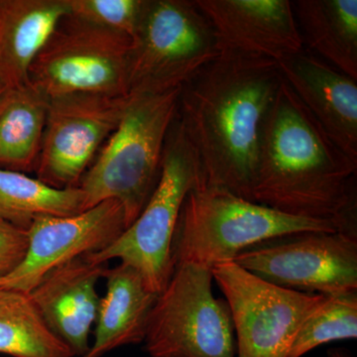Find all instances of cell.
Listing matches in <instances>:
<instances>
[{
	"label": "cell",
	"mask_w": 357,
	"mask_h": 357,
	"mask_svg": "<svg viewBox=\"0 0 357 357\" xmlns=\"http://www.w3.org/2000/svg\"><path fill=\"white\" fill-rule=\"evenodd\" d=\"M132 38L66 15L33 61L29 83L48 100L72 93L128 96Z\"/></svg>",
	"instance_id": "cell-8"
},
{
	"label": "cell",
	"mask_w": 357,
	"mask_h": 357,
	"mask_svg": "<svg viewBox=\"0 0 357 357\" xmlns=\"http://www.w3.org/2000/svg\"><path fill=\"white\" fill-rule=\"evenodd\" d=\"M6 84L2 83L1 79H0V98H1L2 95H3L4 91H6Z\"/></svg>",
	"instance_id": "cell-26"
},
{
	"label": "cell",
	"mask_w": 357,
	"mask_h": 357,
	"mask_svg": "<svg viewBox=\"0 0 357 357\" xmlns=\"http://www.w3.org/2000/svg\"><path fill=\"white\" fill-rule=\"evenodd\" d=\"M281 83L273 60L220 53L181 89L178 119L203 185L255 202L263 126Z\"/></svg>",
	"instance_id": "cell-1"
},
{
	"label": "cell",
	"mask_w": 357,
	"mask_h": 357,
	"mask_svg": "<svg viewBox=\"0 0 357 357\" xmlns=\"http://www.w3.org/2000/svg\"><path fill=\"white\" fill-rule=\"evenodd\" d=\"M307 231H357L332 220L294 217L218 188H196L185 197L172 248L173 265L211 267L234 261L257 244Z\"/></svg>",
	"instance_id": "cell-4"
},
{
	"label": "cell",
	"mask_w": 357,
	"mask_h": 357,
	"mask_svg": "<svg viewBox=\"0 0 357 357\" xmlns=\"http://www.w3.org/2000/svg\"><path fill=\"white\" fill-rule=\"evenodd\" d=\"M107 293L100 298L95 338L84 357H102L129 344L144 342L150 312L158 295L128 265L107 268Z\"/></svg>",
	"instance_id": "cell-17"
},
{
	"label": "cell",
	"mask_w": 357,
	"mask_h": 357,
	"mask_svg": "<svg viewBox=\"0 0 357 357\" xmlns=\"http://www.w3.org/2000/svg\"><path fill=\"white\" fill-rule=\"evenodd\" d=\"M79 188L57 189L27 174L0 169V220L28 230L36 218L70 217L84 211Z\"/></svg>",
	"instance_id": "cell-20"
},
{
	"label": "cell",
	"mask_w": 357,
	"mask_h": 357,
	"mask_svg": "<svg viewBox=\"0 0 357 357\" xmlns=\"http://www.w3.org/2000/svg\"><path fill=\"white\" fill-rule=\"evenodd\" d=\"M181 89L128 96L119 126L79 183L84 211L115 199L123 208L126 229L138 218L158 184Z\"/></svg>",
	"instance_id": "cell-3"
},
{
	"label": "cell",
	"mask_w": 357,
	"mask_h": 357,
	"mask_svg": "<svg viewBox=\"0 0 357 357\" xmlns=\"http://www.w3.org/2000/svg\"><path fill=\"white\" fill-rule=\"evenodd\" d=\"M126 229L123 208L115 199L70 217L36 218L27 230L24 259L0 278V288L28 294L54 268L107 248Z\"/></svg>",
	"instance_id": "cell-12"
},
{
	"label": "cell",
	"mask_w": 357,
	"mask_h": 357,
	"mask_svg": "<svg viewBox=\"0 0 357 357\" xmlns=\"http://www.w3.org/2000/svg\"><path fill=\"white\" fill-rule=\"evenodd\" d=\"M28 248L27 230L0 220V278L22 262Z\"/></svg>",
	"instance_id": "cell-24"
},
{
	"label": "cell",
	"mask_w": 357,
	"mask_h": 357,
	"mask_svg": "<svg viewBox=\"0 0 357 357\" xmlns=\"http://www.w3.org/2000/svg\"><path fill=\"white\" fill-rule=\"evenodd\" d=\"M49 100L28 83L6 89L0 98V169L36 170Z\"/></svg>",
	"instance_id": "cell-19"
},
{
	"label": "cell",
	"mask_w": 357,
	"mask_h": 357,
	"mask_svg": "<svg viewBox=\"0 0 357 357\" xmlns=\"http://www.w3.org/2000/svg\"><path fill=\"white\" fill-rule=\"evenodd\" d=\"M210 268L180 263L159 294L145 333L148 357H236L227 301L213 296Z\"/></svg>",
	"instance_id": "cell-7"
},
{
	"label": "cell",
	"mask_w": 357,
	"mask_h": 357,
	"mask_svg": "<svg viewBox=\"0 0 357 357\" xmlns=\"http://www.w3.org/2000/svg\"><path fill=\"white\" fill-rule=\"evenodd\" d=\"M220 54L196 0H144L132 39L128 96L183 89Z\"/></svg>",
	"instance_id": "cell-6"
},
{
	"label": "cell",
	"mask_w": 357,
	"mask_h": 357,
	"mask_svg": "<svg viewBox=\"0 0 357 357\" xmlns=\"http://www.w3.org/2000/svg\"><path fill=\"white\" fill-rule=\"evenodd\" d=\"M0 354L13 357H74L49 330L29 295L0 288Z\"/></svg>",
	"instance_id": "cell-21"
},
{
	"label": "cell",
	"mask_w": 357,
	"mask_h": 357,
	"mask_svg": "<svg viewBox=\"0 0 357 357\" xmlns=\"http://www.w3.org/2000/svg\"><path fill=\"white\" fill-rule=\"evenodd\" d=\"M128 96L72 93L49 100L37 178L79 188L96 153L121 121Z\"/></svg>",
	"instance_id": "cell-11"
},
{
	"label": "cell",
	"mask_w": 357,
	"mask_h": 357,
	"mask_svg": "<svg viewBox=\"0 0 357 357\" xmlns=\"http://www.w3.org/2000/svg\"><path fill=\"white\" fill-rule=\"evenodd\" d=\"M357 161L335 144L282 77L263 126L253 199L357 231Z\"/></svg>",
	"instance_id": "cell-2"
},
{
	"label": "cell",
	"mask_w": 357,
	"mask_h": 357,
	"mask_svg": "<svg viewBox=\"0 0 357 357\" xmlns=\"http://www.w3.org/2000/svg\"><path fill=\"white\" fill-rule=\"evenodd\" d=\"M328 357H352L351 352L344 349H331L328 351Z\"/></svg>",
	"instance_id": "cell-25"
},
{
	"label": "cell",
	"mask_w": 357,
	"mask_h": 357,
	"mask_svg": "<svg viewBox=\"0 0 357 357\" xmlns=\"http://www.w3.org/2000/svg\"><path fill=\"white\" fill-rule=\"evenodd\" d=\"M307 51L357 82V0L292 1Z\"/></svg>",
	"instance_id": "cell-18"
},
{
	"label": "cell",
	"mask_w": 357,
	"mask_h": 357,
	"mask_svg": "<svg viewBox=\"0 0 357 357\" xmlns=\"http://www.w3.org/2000/svg\"><path fill=\"white\" fill-rule=\"evenodd\" d=\"M70 15L133 39L144 0H66Z\"/></svg>",
	"instance_id": "cell-23"
},
{
	"label": "cell",
	"mask_w": 357,
	"mask_h": 357,
	"mask_svg": "<svg viewBox=\"0 0 357 357\" xmlns=\"http://www.w3.org/2000/svg\"><path fill=\"white\" fill-rule=\"evenodd\" d=\"M68 14L66 0H0V79L7 89L29 83L33 61Z\"/></svg>",
	"instance_id": "cell-16"
},
{
	"label": "cell",
	"mask_w": 357,
	"mask_h": 357,
	"mask_svg": "<svg viewBox=\"0 0 357 357\" xmlns=\"http://www.w3.org/2000/svg\"><path fill=\"white\" fill-rule=\"evenodd\" d=\"M357 337V292L326 297L298 331L288 357H302L319 345Z\"/></svg>",
	"instance_id": "cell-22"
},
{
	"label": "cell",
	"mask_w": 357,
	"mask_h": 357,
	"mask_svg": "<svg viewBox=\"0 0 357 357\" xmlns=\"http://www.w3.org/2000/svg\"><path fill=\"white\" fill-rule=\"evenodd\" d=\"M279 287L332 297L357 291V234L307 231L257 244L234 259Z\"/></svg>",
	"instance_id": "cell-10"
},
{
	"label": "cell",
	"mask_w": 357,
	"mask_h": 357,
	"mask_svg": "<svg viewBox=\"0 0 357 357\" xmlns=\"http://www.w3.org/2000/svg\"><path fill=\"white\" fill-rule=\"evenodd\" d=\"M211 270L231 312L236 357H288L301 326L326 298L279 287L234 261Z\"/></svg>",
	"instance_id": "cell-9"
},
{
	"label": "cell",
	"mask_w": 357,
	"mask_h": 357,
	"mask_svg": "<svg viewBox=\"0 0 357 357\" xmlns=\"http://www.w3.org/2000/svg\"><path fill=\"white\" fill-rule=\"evenodd\" d=\"M202 185L198 155L177 115L167 136L158 184L146 206L114 243L86 255L100 264L121 259L159 295L174 272L171 248L183 203L192 190Z\"/></svg>",
	"instance_id": "cell-5"
},
{
	"label": "cell",
	"mask_w": 357,
	"mask_h": 357,
	"mask_svg": "<svg viewBox=\"0 0 357 357\" xmlns=\"http://www.w3.org/2000/svg\"><path fill=\"white\" fill-rule=\"evenodd\" d=\"M278 67L331 139L357 161V82L306 49Z\"/></svg>",
	"instance_id": "cell-15"
},
{
	"label": "cell",
	"mask_w": 357,
	"mask_h": 357,
	"mask_svg": "<svg viewBox=\"0 0 357 357\" xmlns=\"http://www.w3.org/2000/svg\"><path fill=\"white\" fill-rule=\"evenodd\" d=\"M148 357V356H147Z\"/></svg>",
	"instance_id": "cell-27"
},
{
	"label": "cell",
	"mask_w": 357,
	"mask_h": 357,
	"mask_svg": "<svg viewBox=\"0 0 357 357\" xmlns=\"http://www.w3.org/2000/svg\"><path fill=\"white\" fill-rule=\"evenodd\" d=\"M213 26L220 53L279 61L305 50L292 1L196 0Z\"/></svg>",
	"instance_id": "cell-13"
},
{
	"label": "cell",
	"mask_w": 357,
	"mask_h": 357,
	"mask_svg": "<svg viewBox=\"0 0 357 357\" xmlns=\"http://www.w3.org/2000/svg\"><path fill=\"white\" fill-rule=\"evenodd\" d=\"M107 269V263L79 256L45 274L28 293L49 330L74 356L84 357L91 347L89 333L100 301L96 285Z\"/></svg>",
	"instance_id": "cell-14"
}]
</instances>
